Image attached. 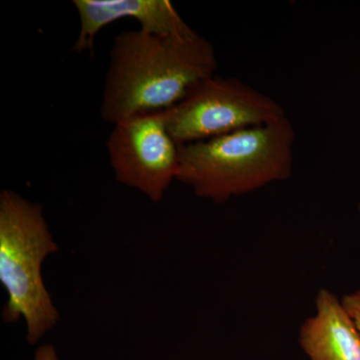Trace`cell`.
Masks as SVG:
<instances>
[{"label":"cell","instance_id":"obj_1","mask_svg":"<svg viewBox=\"0 0 360 360\" xmlns=\"http://www.w3.org/2000/svg\"><path fill=\"white\" fill-rule=\"evenodd\" d=\"M217 68L212 44L198 32L163 37L144 30L113 39L101 116L115 125L127 118L167 110Z\"/></svg>","mask_w":360,"mask_h":360},{"label":"cell","instance_id":"obj_2","mask_svg":"<svg viewBox=\"0 0 360 360\" xmlns=\"http://www.w3.org/2000/svg\"><path fill=\"white\" fill-rule=\"evenodd\" d=\"M295 130L276 122L180 146L177 180L217 205L290 179Z\"/></svg>","mask_w":360,"mask_h":360},{"label":"cell","instance_id":"obj_3","mask_svg":"<svg viewBox=\"0 0 360 360\" xmlns=\"http://www.w3.org/2000/svg\"><path fill=\"white\" fill-rule=\"evenodd\" d=\"M58 250L42 206L9 189L2 191L0 283L8 296L2 319L13 323L25 319L30 345H35L59 321L41 276L44 260Z\"/></svg>","mask_w":360,"mask_h":360},{"label":"cell","instance_id":"obj_4","mask_svg":"<svg viewBox=\"0 0 360 360\" xmlns=\"http://www.w3.org/2000/svg\"><path fill=\"white\" fill-rule=\"evenodd\" d=\"M168 131L179 146L260 127L286 116L276 99L236 77L212 75L165 110Z\"/></svg>","mask_w":360,"mask_h":360},{"label":"cell","instance_id":"obj_5","mask_svg":"<svg viewBox=\"0 0 360 360\" xmlns=\"http://www.w3.org/2000/svg\"><path fill=\"white\" fill-rule=\"evenodd\" d=\"M106 148L115 179L153 202L177 180L180 146L168 131L165 110L116 123Z\"/></svg>","mask_w":360,"mask_h":360},{"label":"cell","instance_id":"obj_6","mask_svg":"<svg viewBox=\"0 0 360 360\" xmlns=\"http://www.w3.org/2000/svg\"><path fill=\"white\" fill-rule=\"evenodd\" d=\"M80 27L72 51L94 53L97 34L110 23L132 18L139 30L163 37H186L195 32L168 0H73Z\"/></svg>","mask_w":360,"mask_h":360},{"label":"cell","instance_id":"obj_7","mask_svg":"<svg viewBox=\"0 0 360 360\" xmlns=\"http://www.w3.org/2000/svg\"><path fill=\"white\" fill-rule=\"evenodd\" d=\"M315 307L316 312L300 331L304 354L310 360H360V333L341 300L322 288Z\"/></svg>","mask_w":360,"mask_h":360},{"label":"cell","instance_id":"obj_8","mask_svg":"<svg viewBox=\"0 0 360 360\" xmlns=\"http://www.w3.org/2000/svg\"><path fill=\"white\" fill-rule=\"evenodd\" d=\"M341 303L360 333V290L343 295Z\"/></svg>","mask_w":360,"mask_h":360},{"label":"cell","instance_id":"obj_9","mask_svg":"<svg viewBox=\"0 0 360 360\" xmlns=\"http://www.w3.org/2000/svg\"><path fill=\"white\" fill-rule=\"evenodd\" d=\"M34 360H58L56 349L51 345H44L37 348Z\"/></svg>","mask_w":360,"mask_h":360},{"label":"cell","instance_id":"obj_10","mask_svg":"<svg viewBox=\"0 0 360 360\" xmlns=\"http://www.w3.org/2000/svg\"><path fill=\"white\" fill-rule=\"evenodd\" d=\"M359 212L360 213V205H359Z\"/></svg>","mask_w":360,"mask_h":360}]
</instances>
